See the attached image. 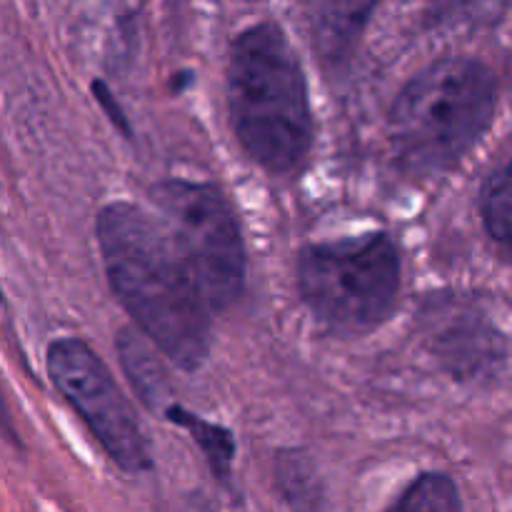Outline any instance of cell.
I'll return each mask as SVG.
<instances>
[{
  "mask_svg": "<svg viewBox=\"0 0 512 512\" xmlns=\"http://www.w3.org/2000/svg\"><path fill=\"white\" fill-rule=\"evenodd\" d=\"M95 238L110 290L135 325L175 368H203L213 348V308L158 218L115 200L100 208Z\"/></svg>",
  "mask_w": 512,
  "mask_h": 512,
  "instance_id": "cell-1",
  "label": "cell"
},
{
  "mask_svg": "<svg viewBox=\"0 0 512 512\" xmlns=\"http://www.w3.org/2000/svg\"><path fill=\"white\" fill-rule=\"evenodd\" d=\"M230 125L245 153L273 175L295 173L315 140L308 78L275 23L245 28L230 45Z\"/></svg>",
  "mask_w": 512,
  "mask_h": 512,
  "instance_id": "cell-2",
  "label": "cell"
},
{
  "mask_svg": "<svg viewBox=\"0 0 512 512\" xmlns=\"http://www.w3.org/2000/svg\"><path fill=\"white\" fill-rule=\"evenodd\" d=\"M498 78L475 58L435 60L405 83L390 108V145L413 178H440L473 153L495 120Z\"/></svg>",
  "mask_w": 512,
  "mask_h": 512,
  "instance_id": "cell-3",
  "label": "cell"
},
{
  "mask_svg": "<svg viewBox=\"0 0 512 512\" xmlns=\"http://www.w3.org/2000/svg\"><path fill=\"white\" fill-rule=\"evenodd\" d=\"M305 308L338 338H363L390 320L403 285V260L388 233L310 243L298 253Z\"/></svg>",
  "mask_w": 512,
  "mask_h": 512,
  "instance_id": "cell-4",
  "label": "cell"
},
{
  "mask_svg": "<svg viewBox=\"0 0 512 512\" xmlns=\"http://www.w3.org/2000/svg\"><path fill=\"white\" fill-rule=\"evenodd\" d=\"M158 223L213 310L245 293L248 255L233 205L213 183L170 178L150 188Z\"/></svg>",
  "mask_w": 512,
  "mask_h": 512,
  "instance_id": "cell-5",
  "label": "cell"
},
{
  "mask_svg": "<svg viewBox=\"0 0 512 512\" xmlns=\"http://www.w3.org/2000/svg\"><path fill=\"white\" fill-rule=\"evenodd\" d=\"M45 368L58 393L73 405L100 448L123 473L153 470V453L133 405L108 365L85 340L65 335L48 345Z\"/></svg>",
  "mask_w": 512,
  "mask_h": 512,
  "instance_id": "cell-6",
  "label": "cell"
},
{
  "mask_svg": "<svg viewBox=\"0 0 512 512\" xmlns=\"http://www.w3.org/2000/svg\"><path fill=\"white\" fill-rule=\"evenodd\" d=\"M425 340L460 383H495L508 370V338L470 298H435L425 310Z\"/></svg>",
  "mask_w": 512,
  "mask_h": 512,
  "instance_id": "cell-7",
  "label": "cell"
},
{
  "mask_svg": "<svg viewBox=\"0 0 512 512\" xmlns=\"http://www.w3.org/2000/svg\"><path fill=\"white\" fill-rule=\"evenodd\" d=\"M380 0H310V40L328 70H345Z\"/></svg>",
  "mask_w": 512,
  "mask_h": 512,
  "instance_id": "cell-8",
  "label": "cell"
},
{
  "mask_svg": "<svg viewBox=\"0 0 512 512\" xmlns=\"http://www.w3.org/2000/svg\"><path fill=\"white\" fill-rule=\"evenodd\" d=\"M163 418L168 423L183 428L190 438L195 440V445L200 448L203 458L208 460L210 473L215 475L223 488H230L233 483V463H235V435L230 433L223 425L213 423V420H205L203 415L193 413V410L183 408L178 403H168L163 408Z\"/></svg>",
  "mask_w": 512,
  "mask_h": 512,
  "instance_id": "cell-9",
  "label": "cell"
},
{
  "mask_svg": "<svg viewBox=\"0 0 512 512\" xmlns=\"http://www.w3.org/2000/svg\"><path fill=\"white\" fill-rule=\"evenodd\" d=\"M383 512H465L458 483L448 473H420Z\"/></svg>",
  "mask_w": 512,
  "mask_h": 512,
  "instance_id": "cell-10",
  "label": "cell"
},
{
  "mask_svg": "<svg viewBox=\"0 0 512 512\" xmlns=\"http://www.w3.org/2000/svg\"><path fill=\"white\" fill-rule=\"evenodd\" d=\"M480 215L490 238L508 245L512 238V175L508 163L495 168L480 188Z\"/></svg>",
  "mask_w": 512,
  "mask_h": 512,
  "instance_id": "cell-11",
  "label": "cell"
},
{
  "mask_svg": "<svg viewBox=\"0 0 512 512\" xmlns=\"http://www.w3.org/2000/svg\"><path fill=\"white\" fill-rule=\"evenodd\" d=\"M93 90H95V95H98V103L103 105V108H105V113H108V118L113 120V123L118 125V128L123 130V133L128 135V138H130V133H133V128H130L128 118H125L123 108H120V105H118V100L113 98V93H110V90L105 88V85L100 83V80H95V83H93Z\"/></svg>",
  "mask_w": 512,
  "mask_h": 512,
  "instance_id": "cell-12",
  "label": "cell"
},
{
  "mask_svg": "<svg viewBox=\"0 0 512 512\" xmlns=\"http://www.w3.org/2000/svg\"><path fill=\"white\" fill-rule=\"evenodd\" d=\"M0 300H3V295H0Z\"/></svg>",
  "mask_w": 512,
  "mask_h": 512,
  "instance_id": "cell-13",
  "label": "cell"
}]
</instances>
